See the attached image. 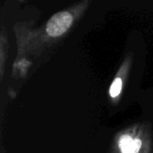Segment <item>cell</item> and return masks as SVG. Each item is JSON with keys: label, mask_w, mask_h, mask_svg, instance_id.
Wrapping results in <instances>:
<instances>
[{"label": "cell", "mask_w": 153, "mask_h": 153, "mask_svg": "<svg viewBox=\"0 0 153 153\" xmlns=\"http://www.w3.org/2000/svg\"><path fill=\"white\" fill-rule=\"evenodd\" d=\"M91 1L76 2L56 13L39 26L31 22H18L13 27L16 56L13 76L26 77L33 65L42 62L74 29L89 10Z\"/></svg>", "instance_id": "obj_1"}, {"label": "cell", "mask_w": 153, "mask_h": 153, "mask_svg": "<svg viewBox=\"0 0 153 153\" xmlns=\"http://www.w3.org/2000/svg\"><path fill=\"white\" fill-rule=\"evenodd\" d=\"M108 153H153L152 124L133 123L115 134Z\"/></svg>", "instance_id": "obj_2"}, {"label": "cell", "mask_w": 153, "mask_h": 153, "mask_svg": "<svg viewBox=\"0 0 153 153\" xmlns=\"http://www.w3.org/2000/svg\"><path fill=\"white\" fill-rule=\"evenodd\" d=\"M134 64V56L133 53H128L124 59L122 60L119 67L117 68L115 76L113 77V80L109 85L108 88V99L109 102L113 106H117L122 97L123 93L126 88V85L128 82L132 67Z\"/></svg>", "instance_id": "obj_3"}, {"label": "cell", "mask_w": 153, "mask_h": 153, "mask_svg": "<svg viewBox=\"0 0 153 153\" xmlns=\"http://www.w3.org/2000/svg\"><path fill=\"white\" fill-rule=\"evenodd\" d=\"M9 52V38L8 33L4 27L2 26L0 31V81L4 79V74L5 72V65L8 59Z\"/></svg>", "instance_id": "obj_4"}]
</instances>
